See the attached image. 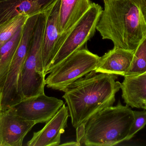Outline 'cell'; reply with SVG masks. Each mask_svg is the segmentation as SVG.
<instances>
[{"instance_id":"1","label":"cell","mask_w":146,"mask_h":146,"mask_svg":"<svg viewBox=\"0 0 146 146\" xmlns=\"http://www.w3.org/2000/svg\"><path fill=\"white\" fill-rule=\"evenodd\" d=\"M117 75L92 71L68 86L63 98L73 127H85L88 121L105 108L112 106L121 89Z\"/></svg>"},{"instance_id":"2","label":"cell","mask_w":146,"mask_h":146,"mask_svg":"<svg viewBox=\"0 0 146 146\" xmlns=\"http://www.w3.org/2000/svg\"><path fill=\"white\" fill-rule=\"evenodd\" d=\"M96 30L114 47L134 51L146 37V21L139 0H103Z\"/></svg>"},{"instance_id":"3","label":"cell","mask_w":146,"mask_h":146,"mask_svg":"<svg viewBox=\"0 0 146 146\" xmlns=\"http://www.w3.org/2000/svg\"><path fill=\"white\" fill-rule=\"evenodd\" d=\"M134 120L133 111L119 101L91 117L77 141L87 146L117 145L127 141Z\"/></svg>"},{"instance_id":"4","label":"cell","mask_w":146,"mask_h":146,"mask_svg":"<svg viewBox=\"0 0 146 146\" xmlns=\"http://www.w3.org/2000/svg\"><path fill=\"white\" fill-rule=\"evenodd\" d=\"M47 13L38 16L31 44L24 64L21 90L24 99L44 94L46 85L42 60V46Z\"/></svg>"},{"instance_id":"5","label":"cell","mask_w":146,"mask_h":146,"mask_svg":"<svg viewBox=\"0 0 146 146\" xmlns=\"http://www.w3.org/2000/svg\"><path fill=\"white\" fill-rule=\"evenodd\" d=\"M103 10L99 4L92 2L90 9L72 28L61 35L48 74L74 52L83 48L94 36Z\"/></svg>"},{"instance_id":"6","label":"cell","mask_w":146,"mask_h":146,"mask_svg":"<svg viewBox=\"0 0 146 146\" xmlns=\"http://www.w3.org/2000/svg\"><path fill=\"white\" fill-rule=\"evenodd\" d=\"M100 58L86 48L76 51L50 72L45 79L47 87L63 91L76 81L94 71Z\"/></svg>"},{"instance_id":"7","label":"cell","mask_w":146,"mask_h":146,"mask_svg":"<svg viewBox=\"0 0 146 146\" xmlns=\"http://www.w3.org/2000/svg\"><path fill=\"white\" fill-rule=\"evenodd\" d=\"M33 35L29 29H24L22 31L6 80L0 88V111L13 108L25 99L21 90L22 71Z\"/></svg>"},{"instance_id":"8","label":"cell","mask_w":146,"mask_h":146,"mask_svg":"<svg viewBox=\"0 0 146 146\" xmlns=\"http://www.w3.org/2000/svg\"><path fill=\"white\" fill-rule=\"evenodd\" d=\"M63 104L62 100L44 93L26 99L13 108L18 115L37 124L48 121Z\"/></svg>"},{"instance_id":"9","label":"cell","mask_w":146,"mask_h":146,"mask_svg":"<svg viewBox=\"0 0 146 146\" xmlns=\"http://www.w3.org/2000/svg\"><path fill=\"white\" fill-rule=\"evenodd\" d=\"M36 123L18 115L13 108L0 111V146H21Z\"/></svg>"},{"instance_id":"10","label":"cell","mask_w":146,"mask_h":146,"mask_svg":"<svg viewBox=\"0 0 146 146\" xmlns=\"http://www.w3.org/2000/svg\"><path fill=\"white\" fill-rule=\"evenodd\" d=\"M60 2L61 0H57L47 13L42 46V60L45 75L55 56L56 46L61 35L59 19Z\"/></svg>"},{"instance_id":"11","label":"cell","mask_w":146,"mask_h":146,"mask_svg":"<svg viewBox=\"0 0 146 146\" xmlns=\"http://www.w3.org/2000/svg\"><path fill=\"white\" fill-rule=\"evenodd\" d=\"M69 117L68 108L64 104L41 130L33 133L32 138L27 145L28 146L60 145L61 136L67 127Z\"/></svg>"},{"instance_id":"12","label":"cell","mask_w":146,"mask_h":146,"mask_svg":"<svg viewBox=\"0 0 146 146\" xmlns=\"http://www.w3.org/2000/svg\"><path fill=\"white\" fill-rule=\"evenodd\" d=\"M57 0H0V25L19 15L46 13Z\"/></svg>"},{"instance_id":"13","label":"cell","mask_w":146,"mask_h":146,"mask_svg":"<svg viewBox=\"0 0 146 146\" xmlns=\"http://www.w3.org/2000/svg\"><path fill=\"white\" fill-rule=\"evenodd\" d=\"M134 51L114 47L100 57L94 71L97 73L111 74L124 77L131 66Z\"/></svg>"},{"instance_id":"14","label":"cell","mask_w":146,"mask_h":146,"mask_svg":"<svg viewBox=\"0 0 146 146\" xmlns=\"http://www.w3.org/2000/svg\"><path fill=\"white\" fill-rule=\"evenodd\" d=\"M121 83L122 97L127 105L145 109L146 104V72L125 76Z\"/></svg>"},{"instance_id":"15","label":"cell","mask_w":146,"mask_h":146,"mask_svg":"<svg viewBox=\"0 0 146 146\" xmlns=\"http://www.w3.org/2000/svg\"><path fill=\"white\" fill-rule=\"evenodd\" d=\"M90 0H61L59 19L61 35L68 32L91 7Z\"/></svg>"},{"instance_id":"16","label":"cell","mask_w":146,"mask_h":146,"mask_svg":"<svg viewBox=\"0 0 146 146\" xmlns=\"http://www.w3.org/2000/svg\"><path fill=\"white\" fill-rule=\"evenodd\" d=\"M23 27L0 47V88L3 86L11 62L19 45L22 35Z\"/></svg>"},{"instance_id":"17","label":"cell","mask_w":146,"mask_h":146,"mask_svg":"<svg viewBox=\"0 0 146 146\" xmlns=\"http://www.w3.org/2000/svg\"><path fill=\"white\" fill-rule=\"evenodd\" d=\"M29 16L19 15L0 25V47L9 40L25 25Z\"/></svg>"},{"instance_id":"18","label":"cell","mask_w":146,"mask_h":146,"mask_svg":"<svg viewBox=\"0 0 146 146\" xmlns=\"http://www.w3.org/2000/svg\"><path fill=\"white\" fill-rule=\"evenodd\" d=\"M146 72V37L135 50L131 66L125 76H134Z\"/></svg>"},{"instance_id":"19","label":"cell","mask_w":146,"mask_h":146,"mask_svg":"<svg viewBox=\"0 0 146 146\" xmlns=\"http://www.w3.org/2000/svg\"><path fill=\"white\" fill-rule=\"evenodd\" d=\"M134 120L130 129L127 141L131 140L146 125V109L143 111H133Z\"/></svg>"},{"instance_id":"20","label":"cell","mask_w":146,"mask_h":146,"mask_svg":"<svg viewBox=\"0 0 146 146\" xmlns=\"http://www.w3.org/2000/svg\"><path fill=\"white\" fill-rule=\"evenodd\" d=\"M141 7L146 21V0H139Z\"/></svg>"},{"instance_id":"21","label":"cell","mask_w":146,"mask_h":146,"mask_svg":"<svg viewBox=\"0 0 146 146\" xmlns=\"http://www.w3.org/2000/svg\"><path fill=\"white\" fill-rule=\"evenodd\" d=\"M60 145L62 146H80V143L78 141H71V142H67V143H65L64 144H62Z\"/></svg>"},{"instance_id":"22","label":"cell","mask_w":146,"mask_h":146,"mask_svg":"<svg viewBox=\"0 0 146 146\" xmlns=\"http://www.w3.org/2000/svg\"><path fill=\"white\" fill-rule=\"evenodd\" d=\"M145 109H146V106H145Z\"/></svg>"}]
</instances>
